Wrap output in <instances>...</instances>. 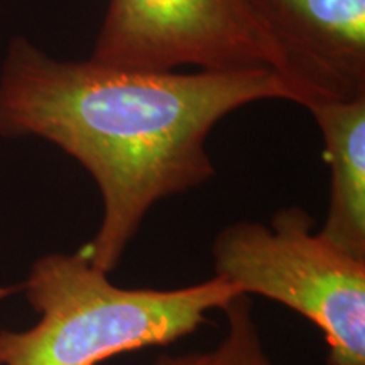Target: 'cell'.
<instances>
[{
	"mask_svg": "<svg viewBox=\"0 0 365 365\" xmlns=\"http://www.w3.org/2000/svg\"><path fill=\"white\" fill-rule=\"evenodd\" d=\"M293 93L267 68L154 73L59 61L26 38L0 73V135L39 137L78 161L102 198L97 234L80 250L113 272L163 200L215 176L210 132L228 113Z\"/></svg>",
	"mask_w": 365,
	"mask_h": 365,
	"instance_id": "1",
	"label": "cell"
},
{
	"mask_svg": "<svg viewBox=\"0 0 365 365\" xmlns=\"http://www.w3.org/2000/svg\"><path fill=\"white\" fill-rule=\"evenodd\" d=\"M108 276L81 250L36 259L21 291L39 319L27 330H0V365H100L166 346L244 296L218 276L173 289L122 287Z\"/></svg>",
	"mask_w": 365,
	"mask_h": 365,
	"instance_id": "2",
	"label": "cell"
},
{
	"mask_svg": "<svg viewBox=\"0 0 365 365\" xmlns=\"http://www.w3.org/2000/svg\"><path fill=\"white\" fill-rule=\"evenodd\" d=\"M215 276L244 296H262L312 322L327 365H365V259L314 232V218L286 207L271 225L235 222L212 245Z\"/></svg>",
	"mask_w": 365,
	"mask_h": 365,
	"instance_id": "3",
	"label": "cell"
},
{
	"mask_svg": "<svg viewBox=\"0 0 365 365\" xmlns=\"http://www.w3.org/2000/svg\"><path fill=\"white\" fill-rule=\"evenodd\" d=\"M90 59L154 73L274 71L272 49L247 0H110Z\"/></svg>",
	"mask_w": 365,
	"mask_h": 365,
	"instance_id": "4",
	"label": "cell"
},
{
	"mask_svg": "<svg viewBox=\"0 0 365 365\" xmlns=\"http://www.w3.org/2000/svg\"><path fill=\"white\" fill-rule=\"evenodd\" d=\"M294 103L365 97V0H247Z\"/></svg>",
	"mask_w": 365,
	"mask_h": 365,
	"instance_id": "5",
	"label": "cell"
},
{
	"mask_svg": "<svg viewBox=\"0 0 365 365\" xmlns=\"http://www.w3.org/2000/svg\"><path fill=\"white\" fill-rule=\"evenodd\" d=\"M304 108L322 132L330 168V198L319 235L365 259V97Z\"/></svg>",
	"mask_w": 365,
	"mask_h": 365,
	"instance_id": "6",
	"label": "cell"
},
{
	"mask_svg": "<svg viewBox=\"0 0 365 365\" xmlns=\"http://www.w3.org/2000/svg\"><path fill=\"white\" fill-rule=\"evenodd\" d=\"M223 313L227 333L217 346L186 354H161L150 365H274L255 322L250 296H239Z\"/></svg>",
	"mask_w": 365,
	"mask_h": 365,
	"instance_id": "7",
	"label": "cell"
},
{
	"mask_svg": "<svg viewBox=\"0 0 365 365\" xmlns=\"http://www.w3.org/2000/svg\"><path fill=\"white\" fill-rule=\"evenodd\" d=\"M21 291V284H7V286H0V301L11 298L16 293Z\"/></svg>",
	"mask_w": 365,
	"mask_h": 365,
	"instance_id": "8",
	"label": "cell"
}]
</instances>
